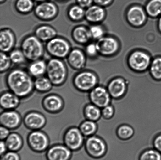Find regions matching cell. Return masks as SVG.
I'll return each mask as SVG.
<instances>
[{
  "label": "cell",
  "instance_id": "ffe728a7",
  "mask_svg": "<svg viewBox=\"0 0 161 160\" xmlns=\"http://www.w3.org/2000/svg\"><path fill=\"white\" fill-rule=\"evenodd\" d=\"M146 11L141 6H134L127 11L126 17L129 23L132 26L139 27L142 26L146 20Z\"/></svg>",
  "mask_w": 161,
  "mask_h": 160
},
{
  "label": "cell",
  "instance_id": "f1b7e54d",
  "mask_svg": "<svg viewBox=\"0 0 161 160\" xmlns=\"http://www.w3.org/2000/svg\"><path fill=\"white\" fill-rule=\"evenodd\" d=\"M35 90L40 93H46L52 90L53 85L47 76H42L35 78Z\"/></svg>",
  "mask_w": 161,
  "mask_h": 160
},
{
  "label": "cell",
  "instance_id": "ba28073f",
  "mask_svg": "<svg viewBox=\"0 0 161 160\" xmlns=\"http://www.w3.org/2000/svg\"><path fill=\"white\" fill-rule=\"evenodd\" d=\"M35 16L41 21H53L58 16L59 9L53 2L48 1L38 3L34 10Z\"/></svg>",
  "mask_w": 161,
  "mask_h": 160
},
{
  "label": "cell",
  "instance_id": "74e56055",
  "mask_svg": "<svg viewBox=\"0 0 161 160\" xmlns=\"http://www.w3.org/2000/svg\"><path fill=\"white\" fill-rule=\"evenodd\" d=\"M91 39L98 40L104 37V31L99 25H93L88 28Z\"/></svg>",
  "mask_w": 161,
  "mask_h": 160
},
{
  "label": "cell",
  "instance_id": "f546056e",
  "mask_svg": "<svg viewBox=\"0 0 161 160\" xmlns=\"http://www.w3.org/2000/svg\"><path fill=\"white\" fill-rule=\"evenodd\" d=\"M35 7L34 0H17L14 4L16 11L23 15L31 13L34 11Z\"/></svg>",
  "mask_w": 161,
  "mask_h": 160
},
{
  "label": "cell",
  "instance_id": "8d00e7d4",
  "mask_svg": "<svg viewBox=\"0 0 161 160\" xmlns=\"http://www.w3.org/2000/svg\"><path fill=\"white\" fill-rule=\"evenodd\" d=\"M0 59H1V64H0L1 73H4L10 70L12 63L8 54L1 52Z\"/></svg>",
  "mask_w": 161,
  "mask_h": 160
},
{
  "label": "cell",
  "instance_id": "bcb514c9",
  "mask_svg": "<svg viewBox=\"0 0 161 160\" xmlns=\"http://www.w3.org/2000/svg\"><path fill=\"white\" fill-rule=\"evenodd\" d=\"M0 148H1V149H0L1 156L4 154L8 151L7 146H6L4 141L1 140V143H0Z\"/></svg>",
  "mask_w": 161,
  "mask_h": 160
},
{
  "label": "cell",
  "instance_id": "f907efd6",
  "mask_svg": "<svg viewBox=\"0 0 161 160\" xmlns=\"http://www.w3.org/2000/svg\"><path fill=\"white\" fill-rule=\"evenodd\" d=\"M6 1V0H0V2H1V4H3Z\"/></svg>",
  "mask_w": 161,
  "mask_h": 160
},
{
  "label": "cell",
  "instance_id": "5bb4252c",
  "mask_svg": "<svg viewBox=\"0 0 161 160\" xmlns=\"http://www.w3.org/2000/svg\"><path fill=\"white\" fill-rule=\"evenodd\" d=\"M128 83V81L121 77L110 80L106 87L112 98L119 99L124 97L127 92Z\"/></svg>",
  "mask_w": 161,
  "mask_h": 160
},
{
  "label": "cell",
  "instance_id": "44dd1931",
  "mask_svg": "<svg viewBox=\"0 0 161 160\" xmlns=\"http://www.w3.org/2000/svg\"><path fill=\"white\" fill-rule=\"evenodd\" d=\"M20 100L10 91L3 92L0 96V106L4 111L15 110L19 106Z\"/></svg>",
  "mask_w": 161,
  "mask_h": 160
},
{
  "label": "cell",
  "instance_id": "cb8c5ba5",
  "mask_svg": "<svg viewBox=\"0 0 161 160\" xmlns=\"http://www.w3.org/2000/svg\"><path fill=\"white\" fill-rule=\"evenodd\" d=\"M105 16V11L102 6L95 5L85 9V18L88 23H96L103 20Z\"/></svg>",
  "mask_w": 161,
  "mask_h": 160
},
{
  "label": "cell",
  "instance_id": "8fae6325",
  "mask_svg": "<svg viewBox=\"0 0 161 160\" xmlns=\"http://www.w3.org/2000/svg\"><path fill=\"white\" fill-rule=\"evenodd\" d=\"M150 56L144 52L137 51L130 54L128 59L129 66L137 72H143L150 67L151 64Z\"/></svg>",
  "mask_w": 161,
  "mask_h": 160
},
{
  "label": "cell",
  "instance_id": "d6986e66",
  "mask_svg": "<svg viewBox=\"0 0 161 160\" xmlns=\"http://www.w3.org/2000/svg\"><path fill=\"white\" fill-rule=\"evenodd\" d=\"M16 44V37L14 31L9 28H1L0 31L1 52L8 53L14 48Z\"/></svg>",
  "mask_w": 161,
  "mask_h": 160
},
{
  "label": "cell",
  "instance_id": "d6a6232c",
  "mask_svg": "<svg viewBox=\"0 0 161 160\" xmlns=\"http://www.w3.org/2000/svg\"><path fill=\"white\" fill-rule=\"evenodd\" d=\"M146 12L152 17H157L161 15V0H150L146 4Z\"/></svg>",
  "mask_w": 161,
  "mask_h": 160
},
{
  "label": "cell",
  "instance_id": "5b68a950",
  "mask_svg": "<svg viewBox=\"0 0 161 160\" xmlns=\"http://www.w3.org/2000/svg\"><path fill=\"white\" fill-rule=\"evenodd\" d=\"M45 48L47 54L51 58L62 59L67 58L72 49L69 40L58 36L46 42Z\"/></svg>",
  "mask_w": 161,
  "mask_h": 160
},
{
  "label": "cell",
  "instance_id": "d4e9b609",
  "mask_svg": "<svg viewBox=\"0 0 161 160\" xmlns=\"http://www.w3.org/2000/svg\"><path fill=\"white\" fill-rule=\"evenodd\" d=\"M47 62L43 59L30 62L27 70L33 78H36L46 75Z\"/></svg>",
  "mask_w": 161,
  "mask_h": 160
},
{
  "label": "cell",
  "instance_id": "6da1fadb",
  "mask_svg": "<svg viewBox=\"0 0 161 160\" xmlns=\"http://www.w3.org/2000/svg\"><path fill=\"white\" fill-rule=\"evenodd\" d=\"M9 90L21 99L28 98L35 90L34 80L27 70L15 67L9 70L5 78Z\"/></svg>",
  "mask_w": 161,
  "mask_h": 160
},
{
  "label": "cell",
  "instance_id": "3957f363",
  "mask_svg": "<svg viewBox=\"0 0 161 160\" xmlns=\"http://www.w3.org/2000/svg\"><path fill=\"white\" fill-rule=\"evenodd\" d=\"M46 76L53 86L64 85L68 76V70L63 59L51 58L47 61Z\"/></svg>",
  "mask_w": 161,
  "mask_h": 160
},
{
  "label": "cell",
  "instance_id": "7a4b0ae2",
  "mask_svg": "<svg viewBox=\"0 0 161 160\" xmlns=\"http://www.w3.org/2000/svg\"><path fill=\"white\" fill-rule=\"evenodd\" d=\"M20 48L29 62L42 59L46 51L43 42L34 34H28L22 39Z\"/></svg>",
  "mask_w": 161,
  "mask_h": 160
},
{
  "label": "cell",
  "instance_id": "4fadbf2b",
  "mask_svg": "<svg viewBox=\"0 0 161 160\" xmlns=\"http://www.w3.org/2000/svg\"><path fill=\"white\" fill-rule=\"evenodd\" d=\"M42 106L47 112L51 114L59 113L64 107V99L59 95L50 94L46 95L42 99Z\"/></svg>",
  "mask_w": 161,
  "mask_h": 160
},
{
  "label": "cell",
  "instance_id": "836d02e7",
  "mask_svg": "<svg viewBox=\"0 0 161 160\" xmlns=\"http://www.w3.org/2000/svg\"><path fill=\"white\" fill-rule=\"evenodd\" d=\"M13 64L20 65L26 63L27 61L23 51L20 48H14L8 53Z\"/></svg>",
  "mask_w": 161,
  "mask_h": 160
},
{
  "label": "cell",
  "instance_id": "603a6c76",
  "mask_svg": "<svg viewBox=\"0 0 161 160\" xmlns=\"http://www.w3.org/2000/svg\"><path fill=\"white\" fill-rule=\"evenodd\" d=\"M72 39L79 45L87 44L91 39L89 29L83 25H78L72 29Z\"/></svg>",
  "mask_w": 161,
  "mask_h": 160
},
{
  "label": "cell",
  "instance_id": "1f68e13d",
  "mask_svg": "<svg viewBox=\"0 0 161 160\" xmlns=\"http://www.w3.org/2000/svg\"><path fill=\"white\" fill-rule=\"evenodd\" d=\"M135 131L130 125L125 124L121 125L117 129L116 134L118 138L121 140H128L133 137Z\"/></svg>",
  "mask_w": 161,
  "mask_h": 160
},
{
  "label": "cell",
  "instance_id": "83f0119b",
  "mask_svg": "<svg viewBox=\"0 0 161 160\" xmlns=\"http://www.w3.org/2000/svg\"><path fill=\"white\" fill-rule=\"evenodd\" d=\"M83 114L86 120L97 122L102 117V109L92 103H88L83 108Z\"/></svg>",
  "mask_w": 161,
  "mask_h": 160
},
{
  "label": "cell",
  "instance_id": "9a60e30c",
  "mask_svg": "<svg viewBox=\"0 0 161 160\" xmlns=\"http://www.w3.org/2000/svg\"><path fill=\"white\" fill-rule=\"evenodd\" d=\"M72 152L64 144H55L47 150L45 157L47 160H70Z\"/></svg>",
  "mask_w": 161,
  "mask_h": 160
},
{
  "label": "cell",
  "instance_id": "f35d334b",
  "mask_svg": "<svg viewBox=\"0 0 161 160\" xmlns=\"http://www.w3.org/2000/svg\"><path fill=\"white\" fill-rule=\"evenodd\" d=\"M115 112L114 106L110 104L102 109V117L105 120H110L114 116Z\"/></svg>",
  "mask_w": 161,
  "mask_h": 160
},
{
  "label": "cell",
  "instance_id": "7402d4cb",
  "mask_svg": "<svg viewBox=\"0 0 161 160\" xmlns=\"http://www.w3.org/2000/svg\"><path fill=\"white\" fill-rule=\"evenodd\" d=\"M34 34L42 42L46 43L58 36V31L51 25L42 24L35 28Z\"/></svg>",
  "mask_w": 161,
  "mask_h": 160
},
{
  "label": "cell",
  "instance_id": "c3c4849f",
  "mask_svg": "<svg viewBox=\"0 0 161 160\" xmlns=\"http://www.w3.org/2000/svg\"><path fill=\"white\" fill-rule=\"evenodd\" d=\"M48 1V0H34V1L38 3Z\"/></svg>",
  "mask_w": 161,
  "mask_h": 160
},
{
  "label": "cell",
  "instance_id": "e0dca14e",
  "mask_svg": "<svg viewBox=\"0 0 161 160\" xmlns=\"http://www.w3.org/2000/svg\"><path fill=\"white\" fill-rule=\"evenodd\" d=\"M86 54L80 48H72L67 56V62L69 66L73 70L80 71L83 70L86 63Z\"/></svg>",
  "mask_w": 161,
  "mask_h": 160
},
{
  "label": "cell",
  "instance_id": "f6af8a7d",
  "mask_svg": "<svg viewBox=\"0 0 161 160\" xmlns=\"http://www.w3.org/2000/svg\"><path fill=\"white\" fill-rule=\"evenodd\" d=\"M113 0H94L96 5L101 6H105L110 4Z\"/></svg>",
  "mask_w": 161,
  "mask_h": 160
},
{
  "label": "cell",
  "instance_id": "9c48e42d",
  "mask_svg": "<svg viewBox=\"0 0 161 160\" xmlns=\"http://www.w3.org/2000/svg\"><path fill=\"white\" fill-rule=\"evenodd\" d=\"M79 127L71 126L66 130L63 136L64 144L72 152L79 151L84 145L85 139Z\"/></svg>",
  "mask_w": 161,
  "mask_h": 160
},
{
  "label": "cell",
  "instance_id": "7dc6e473",
  "mask_svg": "<svg viewBox=\"0 0 161 160\" xmlns=\"http://www.w3.org/2000/svg\"><path fill=\"white\" fill-rule=\"evenodd\" d=\"M158 27L159 31L161 33V15L159 17L158 23Z\"/></svg>",
  "mask_w": 161,
  "mask_h": 160
},
{
  "label": "cell",
  "instance_id": "2e32d148",
  "mask_svg": "<svg viewBox=\"0 0 161 160\" xmlns=\"http://www.w3.org/2000/svg\"><path fill=\"white\" fill-rule=\"evenodd\" d=\"M23 120L21 115L15 110L4 111L0 115L1 126L10 130H16L19 127Z\"/></svg>",
  "mask_w": 161,
  "mask_h": 160
},
{
  "label": "cell",
  "instance_id": "4dcf8cb0",
  "mask_svg": "<svg viewBox=\"0 0 161 160\" xmlns=\"http://www.w3.org/2000/svg\"><path fill=\"white\" fill-rule=\"evenodd\" d=\"M78 127L85 137H88L96 135L98 125L97 122L85 119L80 124Z\"/></svg>",
  "mask_w": 161,
  "mask_h": 160
},
{
  "label": "cell",
  "instance_id": "ab89813d",
  "mask_svg": "<svg viewBox=\"0 0 161 160\" xmlns=\"http://www.w3.org/2000/svg\"><path fill=\"white\" fill-rule=\"evenodd\" d=\"M85 52L88 57L95 56L98 53L96 43H88L85 48Z\"/></svg>",
  "mask_w": 161,
  "mask_h": 160
},
{
  "label": "cell",
  "instance_id": "277c9868",
  "mask_svg": "<svg viewBox=\"0 0 161 160\" xmlns=\"http://www.w3.org/2000/svg\"><path fill=\"white\" fill-rule=\"evenodd\" d=\"M97 75L90 70H81L75 74L72 79L74 87L79 92L88 93L99 84Z\"/></svg>",
  "mask_w": 161,
  "mask_h": 160
},
{
  "label": "cell",
  "instance_id": "ee69618b",
  "mask_svg": "<svg viewBox=\"0 0 161 160\" xmlns=\"http://www.w3.org/2000/svg\"><path fill=\"white\" fill-rule=\"evenodd\" d=\"M93 2L94 0H76V4L84 9L92 6Z\"/></svg>",
  "mask_w": 161,
  "mask_h": 160
},
{
  "label": "cell",
  "instance_id": "e575fe53",
  "mask_svg": "<svg viewBox=\"0 0 161 160\" xmlns=\"http://www.w3.org/2000/svg\"><path fill=\"white\" fill-rule=\"evenodd\" d=\"M150 73L153 79L161 80V56L156 58L151 62Z\"/></svg>",
  "mask_w": 161,
  "mask_h": 160
},
{
  "label": "cell",
  "instance_id": "484cf974",
  "mask_svg": "<svg viewBox=\"0 0 161 160\" xmlns=\"http://www.w3.org/2000/svg\"><path fill=\"white\" fill-rule=\"evenodd\" d=\"M4 141L7 146L8 151L18 152L23 148V139L21 135L18 133H11Z\"/></svg>",
  "mask_w": 161,
  "mask_h": 160
},
{
  "label": "cell",
  "instance_id": "681fc988",
  "mask_svg": "<svg viewBox=\"0 0 161 160\" xmlns=\"http://www.w3.org/2000/svg\"><path fill=\"white\" fill-rule=\"evenodd\" d=\"M56 1L59 2L64 3L68 1L69 0H56Z\"/></svg>",
  "mask_w": 161,
  "mask_h": 160
},
{
  "label": "cell",
  "instance_id": "b9f144b4",
  "mask_svg": "<svg viewBox=\"0 0 161 160\" xmlns=\"http://www.w3.org/2000/svg\"><path fill=\"white\" fill-rule=\"evenodd\" d=\"M0 138L1 140L4 141L10 134V130L2 126L0 128Z\"/></svg>",
  "mask_w": 161,
  "mask_h": 160
},
{
  "label": "cell",
  "instance_id": "d590c367",
  "mask_svg": "<svg viewBox=\"0 0 161 160\" xmlns=\"http://www.w3.org/2000/svg\"><path fill=\"white\" fill-rule=\"evenodd\" d=\"M138 160H161V153L154 148L147 149L141 153Z\"/></svg>",
  "mask_w": 161,
  "mask_h": 160
},
{
  "label": "cell",
  "instance_id": "8992f818",
  "mask_svg": "<svg viewBox=\"0 0 161 160\" xmlns=\"http://www.w3.org/2000/svg\"><path fill=\"white\" fill-rule=\"evenodd\" d=\"M84 146L86 154L89 157L94 159L103 157L106 154L108 149L105 140L96 135L86 137Z\"/></svg>",
  "mask_w": 161,
  "mask_h": 160
},
{
  "label": "cell",
  "instance_id": "ac0fdd59",
  "mask_svg": "<svg viewBox=\"0 0 161 160\" xmlns=\"http://www.w3.org/2000/svg\"><path fill=\"white\" fill-rule=\"evenodd\" d=\"M96 44L98 53L105 56L115 54L119 48L118 41L112 37H103L97 40Z\"/></svg>",
  "mask_w": 161,
  "mask_h": 160
},
{
  "label": "cell",
  "instance_id": "52a82bcc",
  "mask_svg": "<svg viewBox=\"0 0 161 160\" xmlns=\"http://www.w3.org/2000/svg\"><path fill=\"white\" fill-rule=\"evenodd\" d=\"M27 142L31 151L37 153L46 152L50 147L49 138L41 130L31 131L28 135Z\"/></svg>",
  "mask_w": 161,
  "mask_h": 160
},
{
  "label": "cell",
  "instance_id": "7c38bea8",
  "mask_svg": "<svg viewBox=\"0 0 161 160\" xmlns=\"http://www.w3.org/2000/svg\"><path fill=\"white\" fill-rule=\"evenodd\" d=\"M25 126L31 131L41 130L47 123L46 117L42 113L31 111L27 113L23 118Z\"/></svg>",
  "mask_w": 161,
  "mask_h": 160
},
{
  "label": "cell",
  "instance_id": "60d3db41",
  "mask_svg": "<svg viewBox=\"0 0 161 160\" xmlns=\"http://www.w3.org/2000/svg\"><path fill=\"white\" fill-rule=\"evenodd\" d=\"M1 160H21V158L18 152L8 151L1 155Z\"/></svg>",
  "mask_w": 161,
  "mask_h": 160
},
{
  "label": "cell",
  "instance_id": "30bf717a",
  "mask_svg": "<svg viewBox=\"0 0 161 160\" xmlns=\"http://www.w3.org/2000/svg\"><path fill=\"white\" fill-rule=\"evenodd\" d=\"M90 102L101 109L111 104L112 98L107 87L98 85L88 93Z\"/></svg>",
  "mask_w": 161,
  "mask_h": 160
},
{
  "label": "cell",
  "instance_id": "7bdbcfd3",
  "mask_svg": "<svg viewBox=\"0 0 161 160\" xmlns=\"http://www.w3.org/2000/svg\"><path fill=\"white\" fill-rule=\"evenodd\" d=\"M153 148L161 153V134H159L154 138L153 142Z\"/></svg>",
  "mask_w": 161,
  "mask_h": 160
},
{
  "label": "cell",
  "instance_id": "4316f807",
  "mask_svg": "<svg viewBox=\"0 0 161 160\" xmlns=\"http://www.w3.org/2000/svg\"><path fill=\"white\" fill-rule=\"evenodd\" d=\"M85 9L78 4H72L68 8L67 15L70 21L79 23L85 18Z\"/></svg>",
  "mask_w": 161,
  "mask_h": 160
}]
</instances>
